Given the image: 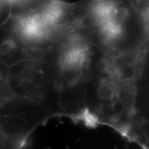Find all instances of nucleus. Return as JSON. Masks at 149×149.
Wrapping results in <instances>:
<instances>
[{
	"label": "nucleus",
	"instance_id": "nucleus-1",
	"mask_svg": "<svg viewBox=\"0 0 149 149\" xmlns=\"http://www.w3.org/2000/svg\"><path fill=\"white\" fill-rule=\"evenodd\" d=\"M99 98L103 100H117V84L113 79H102L97 88Z\"/></svg>",
	"mask_w": 149,
	"mask_h": 149
},
{
	"label": "nucleus",
	"instance_id": "nucleus-2",
	"mask_svg": "<svg viewBox=\"0 0 149 149\" xmlns=\"http://www.w3.org/2000/svg\"><path fill=\"white\" fill-rule=\"evenodd\" d=\"M84 68L75 65H61V75L68 85L75 84L82 75Z\"/></svg>",
	"mask_w": 149,
	"mask_h": 149
},
{
	"label": "nucleus",
	"instance_id": "nucleus-3",
	"mask_svg": "<svg viewBox=\"0 0 149 149\" xmlns=\"http://www.w3.org/2000/svg\"><path fill=\"white\" fill-rule=\"evenodd\" d=\"M15 43L13 41L6 40L2 42L1 45V56H6L10 54L14 50Z\"/></svg>",
	"mask_w": 149,
	"mask_h": 149
},
{
	"label": "nucleus",
	"instance_id": "nucleus-4",
	"mask_svg": "<svg viewBox=\"0 0 149 149\" xmlns=\"http://www.w3.org/2000/svg\"><path fill=\"white\" fill-rule=\"evenodd\" d=\"M146 122L147 125H148V128H149V117H148V118H146Z\"/></svg>",
	"mask_w": 149,
	"mask_h": 149
}]
</instances>
